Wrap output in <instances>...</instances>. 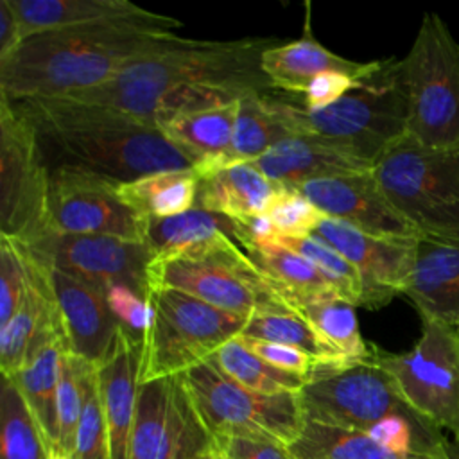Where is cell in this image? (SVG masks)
I'll return each mask as SVG.
<instances>
[{"label": "cell", "mask_w": 459, "mask_h": 459, "mask_svg": "<svg viewBox=\"0 0 459 459\" xmlns=\"http://www.w3.org/2000/svg\"><path fill=\"white\" fill-rule=\"evenodd\" d=\"M273 43V38H186L127 65L97 88L63 99L117 108L158 126L178 115L233 104L246 93L271 91L260 61Z\"/></svg>", "instance_id": "1"}, {"label": "cell", "mask_w": 459, "mask_h": 459, "mask_svg": "<svg viewBox=\"0 0 459 459\" xmlns=\"http://www.w3.org/2000/svg\"><path fill=\"white\" fill-rule=\"evenodd\" d=\"M181 22L147 13L38 32L0 61V95L11 102L63 99L111 81L127 65L181 45Z\"/></svg>", "instance_id": "2"}, {"label": "cell", "mask_w": 459, "mask_h": 459, "mask_svg": "<svg viewBox=\"0 0 459 459\" xmlns=\"http://www.w3.org/2000/svg\"><path fill=\"white\" fill-rule=\"evenodd\" d=\"M34 124L41 143L63 160L118 185L163 170L194 169L190 158L163 131L117 108L72 99L14 102Z\"/></svg>", "instance_id": "3"}, {"label": "cell", "mask_w": 459, "mask_h": 459, "mask_svg": "<svg viewBox=\"0 0 459 459\" xmlns=\"http://www.w3.org/2000/svg\"><path fill=\"white\" fill-rule=\"evenodd\" d=\"M264 100L289 134L316 138L373 169L407 134V88L402 59L369 61V68L339 100L305 108L296 95L264 91Z\"/></svg>", "instance_id": "4"}, {"label": "cell", "mask_w": 459, "mask_h": 459, "mask_svg": "<svg viewBox=\"0 0 459 459\" xmlns=\"http://www.w3.org/2000/svg\"><path fill=\"white\" fill-rule=\"evenodd\" d=\"M371 170L418 235L459 240V145H427L405 134Z\"/></svg>", "instance_id": "5"}, {"label": "cell", "mask_w": 459, "mask_h": 459, "mask_svg": "<svg viewBox=\"0 0 459 459\" xmlns=\"http://www.w3.org/2000/svg\"><path fill=\"white\" fill-rule=\"evenodd\" d=\"M147 299L151 323L142 335L140 384L183 375L212 359L246 325V317L176 289L149 287Z\"/></svg>", "instance_id": "6"}, {"label": "cell", "mask_w": 459, "mask_h": 459, "mask_svg": "<svg viewBox=\"0 0 459 459\" xmlns=\"http://www.w3.org/2000/svg\"><path fill=\"white\" fill-rule=\"evenodd\" d=\"M402 65L407 134L427 145H459V43L436 13L423 16Z\"/></svg>", "instance_id": "7"}, {"label": "cell", "mask_w": 459, "mask_h": 459, "mask_svg": "<svg viewBox=\"0 0 459 459\" xmlns=\"http://www.w3.org/2000/svg\"><path fill=\"white\" fill-rule=\"evenodd\" d=\"M183 384L212 436L265 439L290 446L303 432L299 394H262L230 378L208 359L183 375Z\"/></svg>", "instance_id": "8"}, {"label": "cell", "mask_w": 459, "mask_h": 459, "mask_svg": "<svg viewBox=\"0 0 459 459\" xmlns=\"http://www.w3.org/2000/svg\"><path fill=\"white\" fill-rule=\"evenodd\" d=\"M50 167L34 124L0 95V235L34 246L52 235Z\"/></svg>", "instance_id": "9"}, {"label": "cell", "mask_w": 459, "mask_h": 459, "mask_svg": "<svg viewBox=\"0 0 459 459\" xmlns=\"http://www.w3.org/2000/svg\"><path fill=\"white\" fill-rule=\"evenodd\" d=\"M147 283L186 292L246 319L258 310L285 305L238 242L154 258L147 267Z\"/></svg>", "instance_id": "10"}, {"label": "cell", "mask_w": 459, "mask_h": 459, "mask_svg": "<svg viewBox=\"0 0 459 459\" xmlns=\"http://www.w3.org/2000/svg\"><path fill=\"white\" fill-rule=\"evenodd\" d=\"M299 398L308 421L360 432L394 414H418L373 353L362 362H317Z\"/></svg>", "instance_id": "11"}, {"label": "cell", "mask_w": 459, "mask_h": 459, "mask_svg": "<svg viewBox=\"0 0 459 459\" xmlns=\"http://www.w3.org/2000/svg\"><path fill=\"white\" fill-rule=\"evenodd\" d=\"M373 359L418 414L459 437V335L454 326L421 319V335L409 351L391 353L373 344Z\"/></svg>", "instance_id": "12"}, {"label": "cell", "mask_w": 459, "mask_h": 459, "mask_svg": "<svg viewBox=\"0 0 459 459\" xmlns=\"http://www.w3.org/2000/svg\"><path fill=\"white\" fill-rule=\"evenodd\" d=\"M48 222L61 235H111L143 242L145 219L118 195V183L70 163L50 167Z\"/></svg>", "instance_id": "13"}, {"label": "cell", "mask_w": 459, "mask_h": 459, "mask_svg": "<svg viewBox=\"0 0 459 459\" xmlns=\"http://www.w3.org/2000/svg\"><path fill=\"white\" fill-rule=\"evenodd\" d=\"M210 446L212 434L179 375L138 385L129 459H195Z\"/></svg>", "instance_id": "14"}, {"label": "cell", "mask_w": 459, "mask_h": 459, "mask_svg": "<svg viewBox=\"0 0 459 459\" xmlns=\"http://www.w3.org/2000/svg\"><path fill=\"white\" fill-rule=\"evenodd\" d=\"M29 247L52 267L102 292L115 285H127L147 298V267L152 253L143 242L111 235L52 233Z\"/></svg>", "instance_id": "15"}, {"label": "cell", "mask_w": 459, "mask_h": 459, "mask_svg": "<svg viewBox=\"0 0 459 459\" xmlns=\"http://www.w3.org/2000/svg\"><path fill=\"white\" fill-rule=\"evenodd\" d=\"M314 235L335 247L357 269L362 281L360 307L380 308L403 292L418 237H377L326 215Z\"/></svg>", "instance_id": "16"}, {"label": "cell", "mask_w": 459, "mask_h": 459, "mask_svg": "<svg viewBox=\"0 0 459 459\" xmlns=\"http://www.w3.org/2000/svg\"><path fill=\"white\" fill-rule=\"evenodd\" d=\"M23 244V242H22ZM27 283L16 314L0 326V369L13 378L45 344L65 339V326L50 278V265L23 244Z\"/></svg>", "instance_id": "17"}, {"label": "cell", "mask_w": 459, "mask_h": 459, "mask_svg": "<svg viewBox=\"0 0 459 459\" xmlns=\"http://www.w3.org/2000/svg\"><path fill=\"white\" fill-rule=\"evenodd\" d=\"M321 213L377 237H420L389 204L373 170L312 179L294 186Z\"/></svg>", "instance_id": "18"}, {"label": "cell", "mask_w": 459, "mask_h": 459, "mask_svg": "<svg viewBox=\"0 0 459 459\" xmlns=\"http://www.w3.org/2000/svg\"><path fill=\"white\" fill-rule=\"evenodd\" d=\"M50 278L61 312L68 350L93 368H99L108 357L120 328L118 319L113 316L108 305L106 292L52 265Z\"/></svg>", "instance_id": "19"}, {"label": "cell", "mask_w": 459, "mask_h": 459, "mask_svg": "<svg viewBox=\"0 0 459 459\" xmlns=\"http://www.w3.org/2000/svg\"><path fill=\"white\" fill-rule=\"evenodd\" d=\"M140 360L142 341L120 326L108 357L95 368L111 459H129L140 385Z\"/></svg>", "instance_id": "20"}, {"label": "cell", "mask_w": 459, "mask_h": 459, "mask_svg": "<svg viewBox=\"0 0 459 459\" xmlns=\"http://www.w3.org/2000/svg\"><path fill=\"white\" fill-rule=\"evenodd\" d=\"M421 319L459 325V240L420 235L403 292Z\"/></svg>", "instance_id": "21"}, {"label": "cell", "mask_w": 459, "mask_h": 459, "mask_svg": "<svg viewBox=\"0 0 459 459\" xmlns=\"http://www.w3.org/2000/svg\"><path fill=\"white\" fill-rule=\"evenodd\" d=\"M249 163L271 181L290 188L312 179L371 170L369 165L316 138L301 134L281 138L267 152Z\"/></svg>", "instance_id": "22"}, {"label": "cell", "mask_w": 459, "mask_h": 459, "mask_svg": "<svg viewBox=\"0 0 459 459\" xmlns=\"http://www.w3.org/2000/svg\"><path fill=\"white\" fill-rule=\"evenodd\" d=\"M197 208L222 213L233 221L264 215L281 185L265 178L251 163L222 165L197 174Z\"/></svg>", "instance_id": "23"}, {"label": "cell", "mask_w": 459, "mask_h": 459, "mask_svg": "<svg viewBox=\"0 0 459 459\" xmlns=\"http://www.w3.org/2000/svg\"><path fill=\"white\" fill-rule=\"evenodd\" d=\"M260 65L273 90L292 95H301L321 74H360L368 66V63L346 59L323 47L312 36L308 22L305 23V34L299 39L281 45H269L262 54Z\"/></svg>", "instance_id": "24"}, {"label": "cell", "mask_w": 459, "mask_h": 459, "mask_svg": "<svg viewBox=\"0 0 459 459\" xmlns=\"http://www.w3.org/2000/svg\"><path fill=\"white\" fill-rule=\"evenodd\" d=\"M278 298L298 312L342 362H362L371 357L373 344L359 330L355 307L332 289L307 294L285 292L278 294Z\"/></svg>", "instance_id": "25"}, {"label": "cell", "mask_w": 459, "mask_h": 459, "mask_svg": "<svg viewBox=\"0 0 459 459\" xmlns=\"http://www.w3.org/2000/svg\"><path fill=\"white\" fill-rule=\"evenodd\" d=\"M226 242H238L237 221L204 208H190L165 219H145L143 244L152 260L174 255L203 251Z\"/></svg>", "instance_id": "26"}, {"label": "cell", "mask_w": 459, "mask_h": 459, "mask_svg": "<svg viewBox=\"0 0 459 459\" xmlns=\"http://www.w3.org/2000/svg\"><path fill=\"white\" fill-rule=\"evenodd\" d=\"M237 102L185 113L163 120L158 127L194 163L195 174L226 165L233 142Z\"/></svg>", "instance_id": "27"}, {"label": "cell", "mask_w": 459, "mask_h": 459, "mask_svg": "<svg viewBox=\"0 0 459 459\" xmlns=\"http://www.w3.org/2000/svg\"><path fill=\"white\" fill-rule=\"evenodd\" d=\"M23 38L38 32L138 18L149 11L127 0H9Z\"/></svg>", "instance_id": "28"}, {"label": "cell", "mask_w": 459, "mask_h": 459, "mask_svg": "<svg viewBox=\"0 0 459 459\" xmlns=\"http://www.w3.org/2000/svg\"><path fill=\"white\" fill-rule=\"evenodd\" d=\"M68 342L50 341L41 346L11 380L18 385L27 407L38 421L47 443L57 446V394L61 380V359Z\"/></svg>", "instance_id": "29"}, {"label": "cell", "mask_w": 459, "mask_h": 459, "mask_svg": "<svg viewBox=\"0 0 459 459\" xmlns=\"http://www.w3.org/2000/svg\"><path fill=\"white\" fill-rule=\"evenodd\" d=\"M197 185L194 169L163 170L118 185V195L143 219H165L194 208Z\"/></svg>", "instance_id": "30"}, {"label": "cell", "mask_w": 459, "mask_h": 459, "mask_svg": "<svg viewBox=\"0 0 459 459\" xmlns=\"http://www.w3.org/2000/svg\"><path fill=\"white\" fill-rule=\"evenodd\" d=\"M249 260L278 294H307L328 290L330 285L307 258L276 240H242Z\"/></svg>", "instance_id": "31"}, {"label": "cell", "mask_w": 459, "mask_h": 459, "mask_svg": "<svg viewBox=\"0 0 459 459\" xmlns=\"http://www.w3.org/2000/svg\"><path fill=\"white\" fill-rule=\"evenodd\" d=\"M298 459H434L423 454L400 455L380 446L360 430L305 421L301 436L290 445Z\"/></svg>", "instance_id": "32"}, {"label": "cell", "mask_w": 459, "mask_h": 459, "mask_svg": "<svg viewBox=\"0 0 459 459\" xmlns=\"http://www.w3.org/2000/svg\"><path fill=\"white\" fill-rule=\"evenodd\" d=\"M240 337L292 346L310 355L316 362H342V359L321 341L314 328L287 305L258 310L246 319Z\"/></svg>", "instance_id": "33"}, {"label": "cell", "mask_w": 459, "mask_h": 459, "mask_svg": "<svg viewBox=\"0 0 459 459\" xmlns=\"http://www.w3.org/2000/svg\"><path fill=\"white\" fill-rule=\"evenodd\" d=\"M48 448L38 421L18 385L2 377L0 391V459H48Z\"/></svg>", "instance_id": "34"}, {"label": "cell", "mask_w": 459, "mask_h": 459, "mask_svg": "<svg viewBox=\"0 0 459 459\" xmlns=\"http://www.w3.org/2000/svg\"><path fill=\"white\" fill-rule=\"evenodd\" d=\"M212 359L230 378L262 394H299L308 380L271 366L247 350L238 337L222 344Z\"/></svg>", "instance_id": "35"}, {"label": "cell", "mask_w": 459, "mask_h": 459, "mask_svg": "<svg viewBox=\"0 0 459 459\" xmlns=\"http://www.w3.org/2000/svg\"><path fill=\"white\" fill-rule=\"evenodd\" d=\"M262 93H246L237 100L233 142L226 165L249 163L267 152L281 138L289 136L285 127L267 108Z\"/></svg>", "instance_id": "36"}, {"label": "cell", "mask_w": 459, "mask_h": 459, "mask_svg": "<svg viewBox=\"0 0 459 459\" xmlns=\"http://www.w3.org/2000/svg\"><path fill=\"white\" fill-rule=\"evenodd\" d=\"M276 242L296 251L317 267L330 289L353 307L362 303V281L357 269L335 247L317 235L305 237H278Z\"/></svg>", "instance_id": "37"}, {"label": "cell", "mask_w": 459, "mask_h": 459, "mask_svg": "<svg viewBox=\"0 0 459 459\" xmlns=\"http://www.w3.org/2000/svg\"><path fill=\"white\" fill-rule=\"evenodd\" d=\"M91 364L74 355L68 348L61 359V380H59V394H57V423H59V437L57 448L72 455L75 432L82 411L84 389Z\"/></svg>", "instance_id": "38"}, {"label": "cell", "mask_w": 459, "mask_h": 459, "mask_svg": "<svg viewBox=\"0 0 459 459\" xmlns=\"http://www.w3.org/2000/svg\"><path fill=\"white\" fill-rule=\"evenodd\" d=\"M72 457L74 459H111L108 425L104 418L95 368L90 371L86 380L84 402H82V411H81V418L75 432Z\"/></svg>", "instance_id": "39"}, {"label": "cell", "mask_w": 459, "mask_h": 459, "mask_svg": "<svg viewBox=\"0 0 459 459\" xmlns=\"http://www.w3.org/2000/svg\"><path fill=\"white\" fill-rule=\"evenodd\" d=\"M264 215L271 221L278 237L314 235L325 217L299 190L290 186L280 188Z\"/></svg>", "instance_id": "40"}, {"label": "cell", "mask_w": 459, "mask_h": 459, "mask_svg": "<svg viewBox=\"0 0 459 459\" xmlns=\"http://www.w3.org/2000/svg\"><path fill=\"white\" fill-rule=\"evenodd\" d=\"M27 269L23 244L0 235V326L20 308L25 294Z\"/></svg>", "instance_id": "41"}, {"label": "cell", "mask_w": 459, "mask_h": 459, "mask_svg": "<svg viewBox=\"0 0 459 459\" xmlns=\"http://www.w3.org/2000/svg\"><path fill=\"white\" fill-rule=\"evenodd\" d=\"M106 299L120 326L142 341V335L151 323L149 299L127 285H115L108 289Z\"/></svg>", "instance_id": "42"}, {"label": "cell", "mask_w": 459, "mask_h": 459, "mask_svg": "<svg viewBox=\"0 0 459 459\" xmlns=\"http://www.w3.org/2000/svg\"><path fill=\"white\" fill-rule=\"evenodd\" d=\"M212 448L224 459H298L290 446L238 436H212Z\"/></svg>", "instance_id": "43"}, {"label": "cell", "mask_w": 459, "mask_h": 459, "mask_svg": "<svg viewBox=\"0 0 459 459\" xmlns=\"http://www.w3.org/2000/svg\"><path fill=\"white\" fill-rule=\"evenodd\" d=\"M237 337L244 342V346L247 350H251L255 355H258L260 359H264L265 362H269L271 366H274L278 369L308 378L314 366L317 364L310 355H307L301 350H296L292 346L258 341V339H247V337H240V335H237Z\"/></svg>", "instance_id": "44"}, {"label": "cell", "mask_w": 459, "mask_h": 459, "mask_svg": "<svg viewBox=\"0 0 459 459\" xmlns=\"http://www.w3.org/2000/svg\"><path fill=\"white\" fill-rule=\"evenodd\" d=\"M368 68H369V61H368L366 70ZM366 70H362L360 74H346V72L321 74L308 84V88L301 95H296V97H299L298 100L305 108H325V106L339 100L344 93H348Z\"/></svg>", "instance_id": "45"}, {"label": "cell", "mask_w": 459, "mask_h": 459, "mask_svg": "<svg viewBox=\"0 0 459 459\" xmlns=\"http://www.w3.org/2000/svg\"><path fill=\"white\" fill-rule=\"evenodd\" d=\"M23 39L20 22L9 0H0V61L11 56Z\"/></svg>", "instance_id": "46"}, {"label": "cell", "mask_w": 459, "mask_h": 459, "mask_svg": "<svg viewBox=\"0 0 459 459\" xmlns=\"http://www.w3.org/2000/svg\"><path fill=\"white\" fill-rule=\"evenodd\" d=\"M443 459H459V437H454L452 441H446Z\"/></svg>", "instance_id": "47"}, {"label": "cell", "mask_w": 459, "mask_h": 459, "mask_svg": "<svg viewBox=\"0 0 459 459\" xmlns=\"http://www.w3.org/2000/svg\"><path fill=\"white\" fill-rule=\"evenodd\" d=\"M48 459H74L70 454H66V452H63L61 448H57V446H50L48 448Z\"/></svg>", "instance_id": "48"}, {"label": "cell", "mask_w": 459, "mask_h": 459, "mask_svg": "<svg viewBox=\"0 0 459 459\" xmlns=\"http://www.w3.org/2000/svg\"><path fill=\"white\" fill-rule=\"evenodd\" d=\"M195 459H224L222 455H219L212 446L206 450V452H203V454H199Z\"/></svg>", "instance_id": "49"}, {"label": "cell", "mask_w": 459, "mask_h": 459, "mask_svg": "<svg viewBox=\"0 0 459 459\" xmlns=\"http://www.w3.org/2000/svg\"><path fill=\"white\" fill-rule=\"evenodd\" d=\"M455 332H457V335H459V325H457V326H455Z\"/></svg>", "instance_id": "50"}]
</instances>
